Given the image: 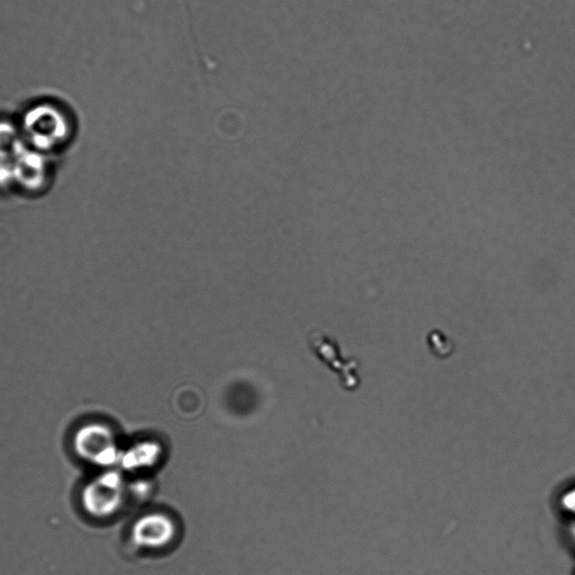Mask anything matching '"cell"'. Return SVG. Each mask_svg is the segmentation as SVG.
<instances>
[{
    "label": "cell",
    "instance_id": "2",
    "mask_svg": "<svg viewBox=\"0 0 575 575\" xmlns=\"http://www.w3.org/2000/svg\"><path fill=\"white\" fill-rule=\"evenodd\" d=\"M73 446L80 458L91 464L107 465L113 461L114 440L104 425L88 424L79 428Z\"/></svg>",
    "mask_w": 575,
    "mask_h": 575
},
{
    "label": "cell",
    "instance_id": "4",
    "mask_svg": "<svg viewBox=\"0 0 575 575\" xmlns=\"http://www.w3.org/2000/svg\"><path fill=\"white\" fill-rule=\"evenodd\" d=\"M14 179L17 185L30 191L39 190L47 180L48 164L44 153L33 150L30 146L17 155L12 161Z\"/></svg>",
    "mask_w": 575,
    "mask_h": 575
},
{
    "label": "cell",
    "instance_id": "6",
    "mask_svg": "<svg viewBox=\"0 0 575 575\" xmlns=\"http://www.w3.org/2000/svg\"><path fill=\"white\" fill-rule=\"evenodd\" d=\"M15 182L13 163L2 161L0 162V188H5Z\"/></svg>",
    "mask_w": 575,
    "mask_h": 575
},
{
    "label": "cell",
    "instance_id": "3",
    "mask_svg": "<svg viewBox=\"0 0 575 575\" xmlns=\"http://www.w3.org/2000/svg\"><path fill=\"white\" fill-rule=\"evenodd\" d=\"M117 489V479L113 474H103L87 483L82 491V505L91 516L111 515L118 501Z\"/></svg>",
    "mask_w": 575,
    "mask_h": 575
},
{
    "label": "cell",
    "instance_id": "1",
    "mask_svg": "<svg viewBox=\"0 0 575 575\" xmlns=\"http://www.w3.org/2000/svg\"><path fill=\"white\" fill-rule=\"evenodd\" d=\"M21 131L27 145L41 153L59 148L70 135V123L60 108L41 104L23 117Z\"/></svg>",
    "mask_w": 575,
    "mask_h": 575
},
{
    "label": "cell",
    "instance_id": "5",
    "mask_svg": "<svg viewBox=\"0 0 575 575\" xmlns=\"http://www.w3.org/2000/svg\"><path fill=\"white\" fill-rule=\"evenodd\" d=\"M26 146L21 129L12 123L0 122V162H12Z\"/></svg>",
    "mask_w": 575,
    "mask_h": 575
}]
</instances>
